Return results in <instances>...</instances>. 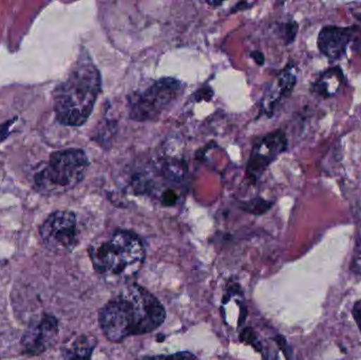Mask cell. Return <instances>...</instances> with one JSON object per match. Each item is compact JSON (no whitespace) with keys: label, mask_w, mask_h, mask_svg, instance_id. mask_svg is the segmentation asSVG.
<instances>
[{"label":"cell","mask_w":361,"mask_h":360,"mask_svg":"<svg viewBox=\"0 0 361 360\" xmlns=\"http://www.w3.org/2000/svg\"><path fill=\"white\" fill-rule=\"evenodd\" d=\"M166 319L158 298L137 285L123 289L99 313V325L108 340L122 342L130 336L156 331Z\"/></svg>","instance_id":"1"},{"label":"cell","mask_w":361,"mask_h":360,"mask_svg":"<svg viewBox=\"0 0 361 360\" xmlns=\"http://www.w3.org/2000/svg\"><path fill=\"white\" fill-rule=\"evenodd\" d=\"M101 73L89 57L78 59L66 80L53 91L57 120L65 126H82L92 113L101 92Z\"/></svg>","instance_id":"2"},{"label":"cell","mask_w":361,"mask_h":360,"mask_svg":"<svg viewBox=\"0 0 361 360\" xmlns=\"http://www.w3.org/2000/svg\"><path fill=\"white\" fill-rule=\"evenodd\" d=\"M88 253L95 272L111 280L127 281L135 277L146 257L143 241L128 230H116L93 243Z\"/></svg>","instance_id":"3"},{"label":"cell","mask_w":361,"mask_h":360,"mask_svg":"<svg viewBox=\"0 0 361 360\" xmlns=\"http://www.w3.org/2000/svg\"><path fill=\"white\" fill-rule=\"evenodd\" d=\"M89 160L78 148L53 152L48 163L34 175V185L42 194H57L78 185L86 175Z\"/></svg>","instance_id":"4"},{"label":"cell","mask_w":361,"mask_h":360,"mask_svg":"<svg viewBox=\"0 0 361 360\" xmlns=\"http://www.w3.org/2000/svg\"><path fill=\"white\" fill-rule=\"evenodd\" d=\"M183 84L175 78H162L129 99V118L137 122L160 118L183 93Z\"/></svg>","instance_id":"5"},{"label":"cell","mask_w":361,"mask_h":360,"mask_svg":"<svg viewBox=\"0 0 361 360\" xmlns=\"http://www.w3.org/2000/svg\"><path fill=\"white\" fill-rule=\"evenodd\" d=\"M39 236L42 245L49 251L55 253L71 252L78 242L75 213L69 211L51 213L40 225Z\"/></svg>","instance_id":"6"},{"label":"cell","mask_w":361,"mask_h":360,"mask_svg":"<svg viewBox=\"0 0 361 360\" xmlns=\"http://www.w3.org/2000/svg\"><path fill=\"white\" fill-rule=\"evenodd\" d=\"M59 333L56 317L44 313L37 321L30 323L20 340L21 353L35 357L46 353L54 345Z\"/></svg>","instance_id":"7"},{"label":"cell","mask_w":361,"mask_h":360,"mask_svg":"<svg viewBox=\"0 0 361 360\" xmlns=\"http://www.w3.org/2000/svg\"><path fill=\"white\" fill-rule=\"evenodd\" d=\"M286 145L288 142H286V135L280 130L262 137L254 146V149L250 154L247 165L248 175L252 179H259L269 164L286 150Z\"/></svg>","instance_id":"8"},{"label":"cell","mask_w":361,"mask_h":360,"mask_svg":"<svg viewBox=\"0 0 361 360\" xmlns=\"http://www.w3.org/2000/svg\"><path fill=\"white\" fill-rule=\"evenodd\" d=\"M351 27L330 25L324 27L318 36V48L320 52L330 59H339L349 46L352 38Z\"/></svg>","instance_id":"9"},{"label":"cell","mask_w":361,"mask_h":360,"mask_svg":"<svg viewBox=\"0 0 361 360\" xmlns=\"http://www.w3.org/2000/svg\"><path fill=\"white\" fill-rule=\"evenodd\" d=\"M97 345V338L90 334H75L61 345V357L63 360H91Z\"/></svg>","instance_id":"10"},{"label":"cell","mask_w":361,"mask_h":360,"mask_svg":"<svg viewBox=\"0 0 361 360\" xmlns=\"http://www.w3.org/2000/svg\"><path fill=\"white\" fill-rule=\"evenodd\" d=\"M296 73L294 67H288L276 80L275 86L271 87L269 94L267 95V101H264L267 111L273 112L276 105L286 95L290 94V91L296 84Z\"/></svg>","instance_id":"11"},{"label":"cell","mask_w":361,"mask_h":360,"mask_svg":"<svg viewBox=\"0 0 361 360\" xmlns=\"http://www.w3.org/2000/svg\"><path fill=\"white\" fill-rule=\"evenodd\" d=\"M343 82V73L339 67L326 70L314 85V90L322 97H331L336 94Z\"/></svg>","instance_id":"12"},{"label":"cell","mask_w":361,"mask_h":360,"mask_svg":"<svg viewBox=\"0 0 361 360\" xmlns=\"http://www.w3.org/2000/svg\"><path fill=\"white\" fill-rule=\"evenodd\" d=\"M186 167L179 161H171L164 166V175L175 183H180L186 175Z\"/></svg>","instance_id":"13"},{"label":"cell","mask_w":361,"mask_h":360,"mask_svg":"<svg viewBox=\"0 0 361 360\" xmlns=\"http://www.w3.org/2000/svg\"><path fill=\"white\" fill-rule=\"evenodd\" d=\"M142 360H199L195 355L189 352H178L171 355H158V356H148Z\"/></svg>","instance_id":"14"},{"label":"cell","mask_w":361,"mask_h":360,"mask_svg":"<svg viewBox=\"0 0 361 360\" xmlns=\"http://www.w3.org/2000/svg\"><path fill=\"white\" fill-rule=\"evenodd\" d=\"M178 202V196L173 190H166L162 196V203L165 206H173Z\"/></svg>","instance_id":"15"},{"label":"cell","mask_w":361,"mask_h":360,"mask_svg":"<svg viewBox=\"0 0 361 360\" xmlns=\"http://www.w3.org/2000/svg\"><path fill=\"white\" fill-rule=\"evenodd\" d=\"M351 270L356 274L361 275V245L356 249L355 255L352 260Z\"/></svg>","instance_id":"16"},{"label":"cell","mask_w":361,"mask_h":360,"mask_svg":"<svg viewBox=\"0 0 361 360\" xmlns=\"http://www.w3.org/2000/svg\"><path fill=\"white\" fill-rule=\"evenodd\" d=\"M241 340H243V342H248V344L252 345V346H254L255 348H257V338L256 336H255V333L254 332H252V329H246L244 330L243 332H242Z\"/></svg>","instance_id":"17"},{"label":"cell","mask_w":361,"mask_h":360,"mask_svg":"<svg viewBox=\"0 0 361 360\" xmlns=\"http://www.w3.org/2000/svg\"><path fill=\"white\" fill-rule=\"evenodd\" d=\"M16 120V118H13L12 120H8V122L4 123V124L0 125V143L4 142L6 137L10 135V128L12 126L13 123Z\"/></svg>","instance_id":"18"},{"label":"cell","mask_w":361,"mask_h":360,"mask_svg":"<svg viewBox=\"0 0 361 360\" xmlns=\"http://www.w3.org/2000/svg\"><path fill=\"white\" fill-rule=\"evenodd\" d=\"M352 314H353L354 321H355L356 325H357L358 329H360L361 332V300H358V302L354 304Z\"/></svg>","instance_id":"19"}]
</instances>
